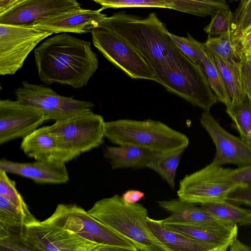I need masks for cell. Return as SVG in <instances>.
Segmentation results:
<instances>
[{
  "label": "cell",
  "mask_w": 251,
  "mask_h": 251,
  "mask_svg": "<svg viewBox=\"0 0 251 251\" xmlns=\"http://www.w3.org/2000/svg\"><path fill=\"white\" fill-rule=\"evenodd\" d=\"M171 9L200 17L212 16L218 10L228 9L227 0H161Z\"/></svg>",
  "instance_id": "25"
},
{
  "label": "cell",
  "mask_w": 251,
  "mask_h": 251,
  "mask_svg": "<svg viewBox=\"0 0 251 251\" xmlns=\"http://www.w3.org/2000/svg\"><path fill=\"white\" fill-rule=\"evenodd\" d=\"M98 25L113 31L129 44L154 75L178 66L186 57L175 46L154 12L142 17L119 12L103 18Z\"/></svg>",
  "instance_id": "2"
},
{
  "label": "cell",
  "mask_w": 251,
  "mask_h": 251,
  "mask_svg": "<svg viewBox=\"0 0 251 251\" xmlns=\"http://www.w3.org/2000/svg\"><path fill=\"white\" fill-rule=\"evenodd\" d=\"M186 37H180L169 32L173 43L185 56L191 60L200 63L206 54L204 43L195 39L188 33Z\"/></svg>",
  "instance_id": "32"
},
{
  "label": "cell",
  "mask_w": 251,
  "mask_h": 251,
  "mask_svg": "<svg viewBox=\"0 0 251 251\" xmlns=\"http://www.w3.org/2000/svg\"><path fill=\"white\" fill-rule=\"evenodd\" d=\"M25 226L0 223V250L32 251L25 237Z\"/></svg>",
  "instance_id": "30"
},
{
  "label": "cell",
  "mask_w": 251,
  "mask_h": 251,
  "mask_svg": "<svg viewBox=\"0 0 251 251\" xmlns=\"http://www.w3.org/2000/svg\"><path fill=\"white\" fill-rule=\"evenodd\" d=\"M104 137L117 145H131L159 152L186 149L187 136L160 121L119 119L105 122Z\"/></svg>",
  "instance_id": "4"
},
{
  "label": "cell",
  "mask_w": 251,
  "mask_h": 251,
  "mask_svg": "<svg viewBox=\"0 0 251 251\" xmlns=\"http://www.w3.org/2000/svg\"><path fill=\"white\" fill-rule=\"evenodd\" d=\"M237 45L241 60L251 59V25L240 35L237 41Z\"/></svg>",
  "instance_id": "38"
},
{
  "label": "cell",
  "mask_w": 251,
  "mask_h": 251,
  "mask_svg": "<svg viewBox=\"0 0 251 251\" xmlns=\"http://www.w3.org/2000/svg\"><path fill=\"white\" fill-rule=\"evenodd\" d=\"M52 34L32 27L0 24V75L15 74L34 48Z\"/></svg>",
  "instance_id": "11"
},
{
  "label": "cell",
  "mask_w": 251,
  "mask_h": 251,
  "mask_svg": "<svg viewBox=\"0 0 251 251\" xmlns=\"http://www.w3.org/2000/svg\"><path fill=\"white\" fill-rule=\"evenodd\" d=\"M160 207L171 213L166 221L206 222L220 220L201 207L179 199L158 201Z\"/></svg>",
  "instance_id": "22"
},
{
  "label": "cell",
  "mask_w": 251,
  "mask_h": 251,
  "mask_svg": "<svg viewBox=\"0 0 251 251\" xmlns=\"http://www.w3.org/2000/svg\"><path fill=\"white\" fill-rule=\"evenodd\" d=\"M226 112L232 120L240 138L251 148V105L246 97L244 101L230 104Z\"/></svg>",
  "instance_id": "29"
},
{
  "label": "cell",
  "mask_w": 251,
  "mask_h": 251,
  "mask_svg": "<svg viewBox=\"0 0 251 251\" xmlns=\"http://www.w3.org/2000/svg\"><path fill=\"white\" fill-rule=\"evenodd\" d=\"M159 152L131 145L106 146L104 156L109 159L113 169L145 168Z\"/></svg>",
  "instance_id": "21"
},
{
  "label": "cell",
  "mask_w": 251,
  "mask_h": 251,
  "mask_svg": "<svg viewBox=\"0 0 251 251\" xmlns=\"http://www.w3.org/2000/svg\"><path fill=\"white\" fill-rule=\"evenodd\" d=\"M229 176L233 182L238 184L251 185V164L231 169Z\"/></svg>",
  "instance_id": "39"
},
{
  "label": "cell",
  "mask_w": 251,
  "mask_h": 251,
  "mask_svg": "<svg viewBox=\"0 0 251 251\" xmlns=\"http://www.w3.org/2000/svg\"><path fill=\"white\" fill-rule=\"evenodd\" d=\"M94 251H125L119 247L106 244H99Z\"/></svg>",
  "instance_id": "43"
},
{
  "label": "cell",
  "mask_w": 251,
  "mask_h": 251,
  "mask_svg": "<svg viewBox=\"0 0 251 251\" xmlns=\"http://www.w3.org/2000/svg\"><path fill=\"white\" fill-rule=\"evenodd\" d=\"M20 148L27 156L37 161L66 163L74 159L61 148L48 126L39 128L23 138Z\"/></svg>",
  "instance_id": "19"
},
{
  "label": "cell",
  "mask_w": 251,
  "mask_h": 251,
  "mask_svg": "<svg viewBox=\"0 0 251 251\" xmlns=\"http://www.w3.org/2000/svg\"><path fill=\"white\" fill-rule=\"evenodd\" d=\"M7 173L0 170V196H3L12 203L22 209L28 215H32L16 187L15 181L10 179Z\"/></svg>",
  "instance_id": "34"
},
{
  "label": "cell",
  "mask_w": 251,
  "mask_h": 251,
  "mask_svg": "<svg viewBox=\"0 0 251 251\" xmlns=\"http://www.w3.org/2000/svg\"><path fill=\"white\" fill-rule=\"evenodd\" d=\"M151 232L170 251H215L212 246L164 225L161 220L147 217Z\"/></svg>",
  "instance_id": "20"
},
{
  "label": "cell",
  "mask_w": 251,
  "mask_h": 251,
  "mask_svg": "<svg viewBox=\"0 0 251 251\" xmlns=\"http://www.w3.org/2000/svg\"><path fill=\"white\" fill-rule=\"evenodd\" d=\"M200 63L218 101L225 104L226 107H228L231 104V99L224 79L216 65L214 57L207 52Z\"/></svg>",
  "instance_id": "28"
},
{
  "label": "cell",
  "mask_w": 251,
  "mask_h": 251,
  "mask_svg": "<svg viewBox=\"0 0 251 251\" xmlns=\"http://www.w3.org/2000/svg\"><path fill=\"white\" fill-rule=\"evenodd\" d=\"M236 0V1H237V0Z\"/></svg>",
  "instance_id": "45"
},
{
  "label": "cell",
  "mask_w": 251,
  "mask_h": 251,
  "mask_svg": "<svg viewBox=\"0 0 251 251\" xmlns=\"http://www.w3.org/2000/svg\"><path fill=\"white\" fill-rule=\"evenodd\" d=\"M185 149L159 152L149 163L147 168L159 174L172 189L175 187L177 168Z\"/></svg>",
  "instance_id": "26"
},
{
  "label": "cell",
  "mask_w": 251,
  "mask_h": 251,
  "mask_svg": "<svg viewBox=\"0 0 251 251\" xmlns=\"http://www.w3.org/2000/svg\"><path fill=\"white\" fill-rule=\"evenodd\" d=\"M161 221L164 225L212 246L215 251H226L237 236V225L222 220L206 222Z\"/></svg>",
  "instance_id": "16"
},
{
  "label": "cell",
  "mask_w": 251,
  "mask_h": 251,
  "mask_svg": "<svg viewBox=\"0 0 251 251\" xmlns=\"http://www.w3.org/2000/svg\"><path fill=\"white\" fill-rule=\"evenodd\" d=\"M145 194L144 192L138 190H130L125 192L122 197L126 202L129 203H137L143 198Z\"/></svg>",
  "instance_id": "41"
},
{
  "label": "cell",
  "mask_w": 251,
  "mask_h": 251,
  "mask_svg": "<svg viewBox=\"0 0 251 251\" xmlns=\"http://www.w3.org/2000/svg\"><path fill=\"white\" fill-rule=\"evenodd\" d=\"M47 220L98 244L114 245L125 251H138L126 237L111 230L74 204H59Z\"/></svg>",
  "instance_id": "7"
},
{
  "label": "cell",
  "mask_w": 251,
  "mask_h": 251,
  "mask_svg": "<svg viewBox=\"0 0 251 251\" xmlns=\"http://www.w3.org/2000/svg\"><path fill=\"white\" fill-rule=\"evenodd\" d=\"M16 100L40 110L49 119L62 121L85 111L94 106L89 101L74 99L58 94L44 85L22 82L15 90Z\"/></svg>",
  "instance_id": "10"
},
{
  "label": "cell",
  "mask_w": 251,
  "mask_h": 251,
  "mask_svg": "<svg viewBox=\"0 0 251 251\" xmlns=\"http://www.w3.org/2000/svg\"><path fill=\"white\" fill-rule=\"evenodd\" d=\"M34 53L39 77L46 85L58 83L81 88L99 66L90 43L67 33L46 39Z\"/></svg>",
  "instance_id": "1"
},
{
  "label": "cell",
  "mask_w": 251,
  "mask_h": 251,
  "mask_svg": "<svg viewBox=\"0 0 251 251\" xmlns=\"http://www.w3.org/2000/svg\"><path fill=\"white\" fill-rule=\"evenodd\" d=\"M48 117L33 106L19 101L0 100V144L26 136L37 129Z\"/></svg>",
  "instance_id": "14"
},
{
  "label": "cell",
  "mask_w": 251,
  "mask_h": 251,
  "mask_svg": "<svg viewBox=\"0 0 251 251\" xmlns=\"http://www.w3.org/2000/svg\"><path fill=\"white\" fill-rule=\"evenodd\" d=\"M230 95L231 104L239 103L246 98L241 61H229L213 56Z\"/></svg>",
  "instance_id": "23"
},
{
  "label": "cell",
  "mask_w": 251,
  "mask_h": 251,
  "mask_svg": "<svg viewBox=\"0 0 251 251\" xmlns=\"http://www.w3.org/2000/svg\"><path fill=\"white\" fill-rule=\"evenodd\" d=\"M204 44L206 51L213 56H217L229 61L241 60L232 31L216 37L208 35Z\"/></svg>",
  "instance_id": "27"
},
{
  "label": "cell",
  "mask_w": 251,
  "mask_h": 251,
  "mask_svg": "<svg viewBox=\"0 0 251 251\" xmlns=\"http://www.w3.org/2000/svg\"><path fill=\"white\" fill-rule=\"evenodd\" d=\"M241 61L245 93L251 105V59Z\"/></svg>",
  "instance_id": "40"
},
{
  "label": "cell",
  "mask_w": 251,
  "mask_h": 251,
  "mask_svg": "<svg viewBox=\"0 0 251 251\" xmlns=\"http://www.w3.org/2000/svg\"><path fill=\"white\" fill-rule=\"evenodd\" d=\"M155 76L167 91L203 111H209L218 101L200 63L187 57L178 66Z\"/></svg>",
  "instance_id": "5"
},
{
  "label": "cell",
  "mask_w": 251,
  "mask_h": 251,
  "mask_svg": "<svg viewBox=\"0 0 251 251\" xmlns=\"http://www.w3.org/2000/svg\"><path fill=\"white\" fill-rule=\"evenodd\" d=\"M20 0H0V14Z\"/></svg>",
  "instance_id": "44"
},
{
  "label": "cell",
  "mask_w": 251,
  "mask_h": 251,
  "mask_svg": "<svg viewBox=\"0 0 251 251\" xmlns=\"http://www.w3.org/2000/svg\"><path fill=\"white\" fill-rule=\"evenodd\" d=\"M80 8L76 0H20L0 14V24L30 27L49 18Z\"/></svg>",
  "instance_id": "13"
},
{
  "label": "cell",
  "mask_w": 251,
  "mask_h": 251,
  "mask_svg": "<svg viewBox=\"0 0 251 251\" xmlns=\"http://www.w3.org/2000/svg\"><path fill=\"white\" fill-rule=\"evenodd\" d=\"M87 211L129 240L138 251H170L151 230L147 222L148 210L140 203L127 202L116 194L97 201Z\"/></svg>",
  "instance_id": "3"
},
{
  "label": "cell",
  "mask_w": 251,
  "mask_h": 251,
  "mask_svg": "<svg viewBox=\"0 0 251 251\" xmlns=\"http://www.w3.org/2000/svg\"><path fill=\"white\" fill-rule=\"evenodd\" d=\"M25 235L32 251H94L98 244L47 219L26 225Z\"/></svg>",
  "instance_id": "12"
},
{
  "label": "cell",
  "mask_w": 251,
  "mask_h": 251,
  "mask_svg": "<svg viewBox=\"0 0 251 251\" xmlns=\"http://www.w3.org/2000/svg\"><path fill=\"white\" fill-rule=\"evenodd\" d=\"M231 169L213 162L186 175L179 182L178 199L192 203L226 201L228 195L240 185L229 177Z\"/></svg>",
  "instance_id": "8"
},
{
  "label": "cell",
  "mask_w": 251,
  "mask_h": 251,
  "mask_svg": "<svg viewBox=\"0 0 251 251\" xmlns=\"http://www.w3.org/2000/svg\"><path fill=\"white\" fill-rule=\"evenodd\" d=\"M91 32L95 47L127 76L132 79L156 82L153 72L144 58L117 34L99 25Z\"/></svg>",
  "instance_id": "9"
},
{
  "label": "cell",
  "mask_w": 251,
  "mask_h": 251,
  "mask_svg": "<svg viewBox=\"0 0 251 251\" xmlns=\"http://www.w3.org/2000/svg\"><path fill=\"white\" fill-rule=\"evenodd\" d=\"M233 14L230 8L218 10L212 16L204 31L208 35L219 36L232 31Z\"/></svg>",
  "instance_id": "33"
},
{
  "label": "cell",
  "mask_w": 251,
  "mask_h": 251,
  "mask_svg": "<svg viewBox=\"0 0 251 251\" xmlns=\"http://www.w3.org/2000/svg\"><path fill=\"white\" fill-rule=\"evenodd\" d=\"M103 9H85L82 8L68 11L43 20L30 26L54 33L91 32L99 21L107 17Z\"/></svg>",
  "instance_id": "17"
},
{
  "label": "cell",
  "mask_w": 251,
  "mask_h": 251,
  "mask_svg": "<svg viewBox=\"0 0 251 251\" xmlns=\"http://www.w3.org/2000/svg\"><path fill=\"white\" fill-rule=\"evenodd\" d=\"M37 220L33 215L26 214L7 199L0 196V223L26 226Z\"/></svg>",
  "instance_id": "31"
},
{
  "label": "cell",
  "mask_w": 251,
  "mask_h": 251,
  "mask_svg": "<svg viewBox=\"0 0 251 251\" xmlns=\"http://www.w3.org/2000/svg\"><path fill=\"white\" fill-rule=\"evenodd\" d=\"M104 123L101 115L91 110L48 127L61 148L75 158L103 143Z\"/></svg>",
  "instance_id": "6"
},
{
  "label": "cell",
  "mask_w": 251,
  "mask_h": 251,
  "mask_svg": "<svg viewBox=\"0 0 251 251\" xmlns=\"http://www.w3.org/2000/svg\"><path fill=\"white\" fill-rule=\"evenodd\" d=\"M200 121L216 147L213 163L219 166L232 164L238 167L251 164V148L241 138L233 135L223 128L209 111H203Z\"/></svg>",
  "instance_id": "15"
},
{
  "label": "cell",
  "mask_w": 251,
  "mask_h": 251,
  "mask_svg": "<svg viewBox=\"0 0 251 251\" xmlns=\"http://www.w3.org/2000/svg\"><path fill=\"white\" fill-rule=\"evenodd\" d=\"M229 250L230 251H251V247L245 245L236 238L229 246Z\"/></svg>",
  "instance_id": "42"
},
{
  "label": "cell",
  "mask_w": 251,
  "mask_h": 251,
  "mask_svg": "<svg viewBox=\"0 0 251 251\" xmlns=\"http://www.w3.org/2000/svg\"><path fill=\"white\" fill-rule=\"evenodd\" d=\"M106 8L129 7H152L170 9L169 6L161 0H92Z\"/></svg>",
  "instance_id": "36"
},
{
  "label": "cell",
  "mask_w": 251,
  "mask_h": 251,
  "mask_svg": "<svg viewBox=\"0 0 251 251\" xmlns=\"http://www.w3.org/2000/svg\"><path fill=\"white\" fill-rule=\"evenodd\" d=\"M251 25V0H240L233 14L232 34L236 41Z\"/></svg>",
  "instance_id": "35"
},
{
  "label": "cell",
  "mask_w": 251,
  "mask_h": 251,
  "mask_svg": "<svg viewBox=\"0 0 251 251\" xmlns=\"http://www.w3.org/2000/svg\"><path fill=\"white\" fill-rule=\"evenodd\" d=\"M226 201L236 204L251 206V185H240L227 196Z\"/></svg>",
  "instance_id": "37"
},
{
  "label": "cell",
  "mask_w": 251,
  "mask_h": 251,
  "mask_svg": "<svg viewBox=\"0 0 251 251\" xmlns=\"http://www.w3.org/2000/svg\"><path fill=\"white\" fill-rule=\"evenodd\" d=\"M65 164L37 160L21 163L3 158L0 161V170L30 178L39 183L62 184L69 180Z\"/></svg>",
  "instance_id": "18"
},
{
  "label": "cell",
  "mask_w": 251,
  "mask_h": 251,
  "mask_svg": "<svg viewBox=\"0 0 251 251\" xmlns=\"http://www.w3.org/2000/svg\"><path fill=\"white\" fill-rule=\"evenodd\" d=\"M203 209L216 218L239 226H251V210L238 206L227 201L201 203Z\"/></svg>",
  "instance_id": "24"
}]
</instances>
